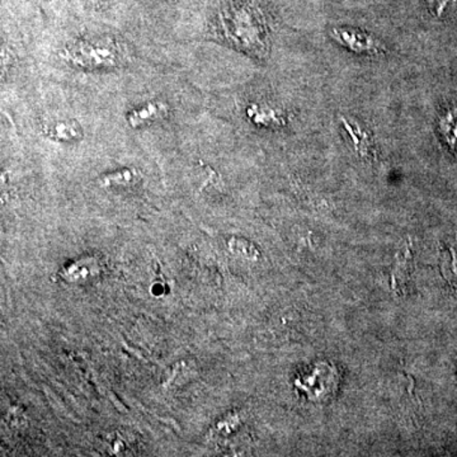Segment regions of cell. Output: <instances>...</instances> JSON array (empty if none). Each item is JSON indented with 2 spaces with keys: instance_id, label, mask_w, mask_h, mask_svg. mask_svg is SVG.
Wrapping results in <instances>:
<instances>
[{
  "instance_id": "6da1fadb",
  "label": "cell",
  "mask_w": 457,
  "mask_h": 457,
  "mask_svg": "<svg viewBox=\"0 0 457 457\" xmlns=\"http://www.w3.org/2000/svg\"><path fill=\"white\" fill-rule=\"evenodd\" d=\"M221 35L228 44L249 55L264 57L269 54L270 41L266 23L260 12L252 5L228 8L220 16Z\"/></svg>"
},
{
  "instance_id": "7a4b0ae2",
  "label": "cell",
  "mask_w": 457,
  "mask_h": 457,
  "mask_svg": "<svg viewBox=\"0 0 457 457\" xmlns=\"http://www.w3.org/2000/svg\"><path fill=\"white\" fill-rule=\"evenodd\" d=\"M62 59L84 69H110L121 64V46L112 38L83 40L69 45L62 53Z\"/></svg>"
},
{
  "instance_id": "3957f363",
  "label": "cell",
  "mask_w": 457,
  "mask_h": 457,
  "mask_svg": "<svg viewBox=\"0 0 457 457\" xmlns=\"http://www.w3.org/2000/svg\"><path fill=\"white\" fill-rule=\"evenodd\" d=\"M333 38L338 41L345 47L361 54H380L384 51L383 45L375 41L371 36L363 32L350 31V29H335L332 33Z\"/></svg>"
},
{
  "instance_id": "277c9868",
  "label": "cell",
  "mask_w": 457,
  "mask_h": 457,
  "mask_svg": "<svg viewBox=\"0 0 457 457\" xmlns=\"http://www.w3.org/2000/svg\"><path fill=\"white\" fill-rule=\"evenodd\" d=\"M170 111L167 104L164 102H149L144 107L137 108L128 116V122L131 128L137 129L162 119Z\"/></svg>"
},
{
  "instance_id": "5b68a950",
  "label": "cell",
  "mask_w": 457,
  "mask_h": 457,
  "mask_svg": "<svg viewBox=\"0 0 457 457\" xmlns=\"http://www.w3.org/2000/svg\"><path fill=\"white\" fill-rule=\"evenodd\" d=\"M82 134V128L77 121H57L47 129V137L66 143L80 139Z\"/></svg>"
},
{
  "instance_id": "8992f818",
  "label": "cell",
  "mask_w": 457,
  "mask_h": 457,
  "mask_svg": "<svg viewBox=\"0 0 457 457\" xmlns=\"http://www.w3.org/2000/svg\"><path fill=\"white\" fill-rule=\"evenodd\" d=\"M341 122L345 134L348 135L351 143L353 144L354 150L361 153V154H366L370 147V139L368 134L363 131V129H361L360 123L353 121V120L345 119V117H341Z\"/></svg>"
},
{
  "instance_id": "52a82bcc",
  "label": "cell",
  "mask_w": 457,
  "mask_h": 457,
  "mask_svg": "<svg viewBox=\"0 0 457 457\" xmlns=\"http://www.w3.org/2000/svg\"><path fill=\"white\" fill-rule=\"evenodd\" d=\"M248 117L252 121L260 123L262 126L279 125L282 123V116L275 108L252 104L248 108Z\"/></svg>"
},
{
  "instance_id": "ba28073f",
  "label": "cell",
  "mask_w": 457,
  "mask_h": 457,
  "mask_svg": "<svg viewBox=\"0 0 457 457\" xmlns=\"http://www.w3.org/2000/svg\"><path fill=\"white\" fill-rule=\"evenodd\" d=\"M134 180V171L123 170L104 177V186H129Z\"/></svg>"
}]
</instances>
